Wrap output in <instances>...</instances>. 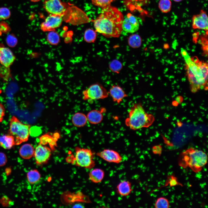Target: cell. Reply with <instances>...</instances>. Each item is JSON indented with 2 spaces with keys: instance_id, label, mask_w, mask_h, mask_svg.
<instances>
[{
  "instance_id": "obj_1",
  "label": "cell",
  "mask_w": 208,
  "mask_h": 208,
  "mask_svg": "<svg viewBox=\"0 0 208 208\" xmlns=\"http://www.w3.org/2000/svg\"><path fill=\"white\" fill-rule=\"evenodd\" d=\"M183 57L187 78L192 92L208 90V66L207 62L200 61L196 56L192 58L183 48L181 50Z\"/></svg>"
},
{
  "instance_id": "obj_2",
  "label": "cell",
  "mask_w": 208,
  "mask_h": 208,
  "mask_svg": "<svg viewBox=\"0 0 208 208\" xmlns=\"http://www.w3.org/2000/svg\"><path fill=\"white\" fill-rule=\"evenodd\" d=\"M124 16L116 8L110 5L102 8L93 21L95 31L107 38H118L122 31Z\"/></svg>"
},
{
  "instance_id": "obj_3",
  "label": "cell",
  "mask_w": 208,
  "mask_h": 208,
  "mask_svg": "<svg viewBox=\"0 0 208 208\" xmlns=\"http://www.w3.org/2000/svg\"><path fill=\"white\" fill-rule=\"evenodd\" d=\"M155 120L154 116L147 113L140 103H135L130 109L125 123L131 130H136L149 127Z\"/></svg>"
},
{
  "instance_id": "obj_4",
  "label": "cell",
  "mask_w": 208,
  "mask_h": 208,
  "mask_svg": "<svg viewBox=\"0 0 208 208\" xmlns=\"http://www.w3.org/2000/svg\"><path fill=\"white\" fill-rule=\"evenodd\" d=\"M207 156L202 150L192 148H189L181 153L178 159V164L181 167L189 168L194 172L200 171L207 163Z\"/></svg>"
},
{
  "instance_id": "obj_5",
  "label": "cell",
  "mask_w": 208,
  "mask_h": 208,
  "mask_svg": "<svg viewBox=\"0 0 208 208\" xmlns=\"http://www.w3.org/2000/svg\"><path fill=\"white\" fill-rule=\"evenodd\" d=\"M9 124V134L14 137L15 145H19L28 140L30 135L29 125L22 123L14 116L10 119Z\"/></svg>"
},
{
  "instance_id": "obj_6",
  "label": "cell",
  "mask_w": 208,
  "mask_h": 208,
  "mask_svg": "<svg viewBox=\"0 0 208 208\" xmlns=\"http://www.w3.org/2000/svg\"><path fill=\"white\" fill-rule=\"evenodd\" d=\"M75 151V161L77 166L88 169L94 166V154L91 149L77 147Z\"/></svg>"
},
{
  "instance_id": "obj_7",
  "label": "cell",
  "mask_w": 208,
  "mask_h": 208,
  "mask_svg": "<svg viewBox=\"0 0 208 208\" xmlns=\"http://www.w3.org/2000/svg\"><path fill=\"white\" fill-rule=\"evenodd\" d=\"M83 99L85 101H92L107 98L109 92L101 85L95 83L90 86L82 92Z\"/></svg>"
},
{
  "instance_id": "obj_8",
  "label": "cell",
  "mask_w": 208,
  "mask_h": 208,
  "mask_svg": "<svg viewBox=\"0 0 208 208\" xmlns=\"http://www.w3.org/2000/svg\"><path fill=\"white\" fill-rule=\"evenodd\" d=\"M63 16V19L69 17L65 21L73 25H78L90 22V20L86 14L82 10L76 7L69 6Z\"/></svg>"
},
{
  "instance_id": "obj_9",
  "label": "cell",
  "mask_w": 208,
  "mask_h": 208,
  "mask_svg": "<svg viewBox=\"0 0 208 208\" xmlns=\"http://www.w3.org/2000/svg\"><path fill=\"white\" fill-rule=\"evenodd\" d=\"M44 2V8L49 13L62 17L69 6L61 0H46Z\"/></svg>"
},
{
  "instance_id": "obj_10",
  "label": "cell",
  "mask_w": 208,
  "mask_h": 208,
  "mask_svg": "<svg viewBox=\"0 0 208 208\" xmlns=\"http://www.w3.org/2000/svg\"><path fill=\"white\" fill-rule=\"evenodd\" d=\"M51 148L40 144L36 146L34 155L36 164L41 165L47 163L51 155Z\"/></svg>"
},
{
  "instance_id": "obj_11",
  "label": "cell",
  "mask_w": 208,
  "mask_h": 208,
  "mask_svg": "<svg viewBox=\"0 0 208 208\" xmlns=\"http://www.w3.org/2000/svg\"><path fill=\"white\" fill-rule=\"evenodd\" d=\"M62 21V16L50 14L41 24V29L43 31H55V29L61 25Z\"/></svg>"
},
{
  "instance_id": "obj_12",
  "label": "cell",
  "mask_w": 208,
  "mask_h": 208,
  "mask_svg": "<svg viewBox=\"0 0 208 208\" xmlns=\"http://www.w3.org/2000/svg\"><path fill=\"white\" fill-rule=\"evenodd\" d=\"M140 24L137 18L130 13H127L124 17L122 29L127 33H132L139 29Z\"/></svg>"
},
{
  "instance_id": "obj_13",
  "label": "cell",
  "mask_w": 208,
  "mask_h": 208,
  "mask_svg": "<svg viewBox=\"0 0 208 208\" xmlns=\"http://www.w3.org/2000/svg\"><path fill=\"white\" fill-rule=\"evenodd\" d=\"M15 57L12 51L3 44H0V64L8 68L13 63Z\"/></svg>"
},
{
  "instance_id": "obj_14",
  "label": "cell",
  "mask_w": 208,
  "mask_h": 208,
  "mask_svg": "<svg viewBox=\"0 0 208 208\" xmlns=\"http://www.w3.org/2000/svg\"><path fill=\"white\" fill-rule=\"evenodd\" d=\"M96 155L105 161L109 163L119 164L122 161V157L117 151L110 149H104Z\"/></svg>"
},
{
  "instance_id": "obj_15",
  "label": "cell",
  "mask_w": 208,
  "mask_h": 208,
  "mask_svg": "<svg viewBox=\"0 0 208 208\" xmlns=\"http://www.w3.org/2000/svg\"><path fill=\"white\" fill-rule=\"evenodd\" d=\"M192 27L194 29L207 31L208 18L206 13L201 10L199 14L194 15L192 18Z\"/></svg>"
},
{
  "instance_id": "obj_16",
  "label": "cell",
  "mask_w": 208,
  "mask_h": 208,
  "mask_svg": "<svg viewBox=\"0 0 208 208\" xmlns=\"http://www.w3.org/2000/svg\"><path fill=\"white\" fill-rule=\"evenodd\" d=\"M108 92L113 101L117 104H119L124 98L127 96L122 88L118 85L112 86Z\"/></svg>"
},
{
  "instance_id": "obj_17",
  "label": "cell",
  "mask_w": 208,
  "mask_h": 208,
  "mask_svg": "<svg viewBox=\"0 0 208 208\" xmlns=\"http://www.w3.org/2000/svg\"><path fill=\"white\" fill-rule=\"evenodd\" d=\"M59 134L57 133H54L53 135L48 133L42 135L39 138V143L45 145L49 144L51 149L53 150L55 147L57 146L56 142L59 137Z\"/></svg>"
},
{
  "instance_id": "obj_18",
  "label": "cell",
  "mask_w": 208,
  "mask_h": 208,
  "mask_svg": "<svg viewBox=\"0 0 208 208\" xmlns=\"http://www.w3.org/2000/svg\"><path fill=\"white\" fill-rule=\"evenodd\" d=\"M105 111V109L103 108H101L99 110H92L87 115V120L92 124H98L102 121L103 118V113Z\"/></svg>"
},
{
  "instance_id": "obj_19",
  "label": "cell",
  "mask_w": 208,
  "mask_h": 208,
  "mask_svg": "<svg viewBox=\"0 0 208 208\" xmlns=\"http://www.w3.org/2000/svg\"><path fill=\"white\" fill-rule=\"evenodd\" d=\"M116 190L117 194L121 196H127L132 190L131 183L128 180H122L117 185Z\"/></svg>"
},
{
  "instance_id": "obj_20",
  "label": "cell",
  "mask_w": 208,
  "mask_h": 208,
  "mask_svg": "<svg viewBox=\"0 0 208 208\" xmlns=\"http://www.w3.org/2000/svg\"><path fill=\"white\" fill-rule=\"evenodd\" d=\"M34 149L33 146L29 144H23L19 149V154L22 158L28 159L34 156Z\"/></svg>"
},
{
  "instance_id": "obj_21",
  "label": "cell",
  "mask_w": 208,
  "mask_h": 208,
  "mask_svg": "<svg viewBox=\"0 0 208 208\" xmlns=\"http://www.w3.org/2000/svg\"><path fill=\"white\" fill-rule=\"evenodd\" d=\"M104 176V171L100 168H95L92 169L89 174L90 180L94 183H99L101 182Z\"/></svg>"
},
{
  "instance_id": "obj_22",
  "label": "cell",
  "mask_w": 208,
  "mask_h": 208,
  "mask_svg": "<svg viewBox=\"0 0 208 208\" xmlns=\"http://www.w3.org/2000/svg\"><path fill=\"white\" fill-rule=\"evenodd\" d=\"M87 116L84 114L77 112L73 116L72 121L74 126L77 127H81L85 126L87 123Z\"/></svg>"
},
{
  "instance_id": "obj_23",
  "label": "cell",
  "mask_w": 208,
  "mask_h": 208,
  "mask_svg": "<svg viewBox=\"0 0 208 208\" xmlns=\"http://www.w3.org/2000/svg\"><path fill=\"white\" fill-rule=\"evenodd\" d=\"M15 145L14 137L10 134L0 136V145L5 149H9Z\"/></svg>"
},
{
  "instance_id": "obj_24",
  "label": "cell",
  "mask_w": 208,
  "mask_h": 208,
  "mask_svg": "<svg viewBox=\"0 0 208 208\" xmlns=\"http://www.w3.org/2000/svg\"><path fill=\"white\" fill-rule=\"evenodd\" d=\"M27 177L28 182L31 184H34L39 181L41 175L37 170L34 169L27 173Z\"/></svg>"
},
{
  "instance_id": "obj_25",
  "label": "cell",
  "mask_w": 208,
  "mask_h": 208,
  "mask_svg": "<svg viewBox=\"0 0 208 208\" xmlns=\"http://www.w3.org/2000/svg\"><path fill=\"white\" fill-rule=\"evenodd\" d=\"M96 32L94 30L89 28L85 31L84 38L85 40L88 43L94 42L97 37Z\"/></svg>"
},
{
  "instance_id": "obj_26",
  "label": "cell",
  "mask_w": 208,
  "mask_h": 208,
  "mask_svg": "<svg viewBox=\"0 0 208 208\" xmlns=\"http://www.w3.org/2000/svg\"><path fill=\"white\" fill-rule=\"evenodd\" d=\"M47 36V40L51 44L56 45L60 42V38L58 33L54 31H49Z\"/></svg>"
},
{
  "instance_id": "obj_27",
  "label": "cell",
  "mask_w": 208,
  "mask_h": 208,
  "mask_svg": "<svg viewBox=\"0 0 208 208\" xmlns=\"http://www.w3.org/2000/svg\"><path fill=\"white\" fill-rule=\"evenodd\" d=\"M128 43L129 45L132 47L138 48L140 46L141 44V39L139 35L133 34L129 37Z\"/></svg>"
},
{
  "instance_id": "obj_28",
  "label": "cell",
  "mask_w": 208,
  "mask_h": 208,
  "mask_svg": "<svg viewBox=\"0 0 208 208\" xmlns=\"http://www.w3.org/2000/svg\"><path fill=\"white\" fill-rule=\"evenodd\" d=\"M158 6L159 9L162 12L166 13L171 10V2L170 0H160Z\"/></svg>"
},
{
  "instance_id": "obj_29",
  "label": "cell",
  "mask_w": 208,
  "mask_h": 208,
  "mask_svg": "<svg viewBox=\"0 0 208 208\" xmlns=\"http://www.w3.org/2000/svg\"><path fill=\"white\" fill-rule=\"evenodd\" d=\"M154 206L156 208H168L169 207L170 204L166 198L161 197L157 199Z\"/></svg>"
},
{
  "instance_id": "obj_30",
  "label": "cell",
  "mask_w": 208,
  "mask_h": 208,
  "mask_svg": "<svg viewBox=\"0 0 208 208\" xmlns=\"http://www.w3.org/2000/svg\"><path fill=\"white\" fill-rule=\"evenodd\" d=\"M116 0H91L92 3L96 6L104 8L111 5V3Z\"/></svg>"
},
{
  "instance_id": "obj_31",
  "label": "cell",
  "mask_w": 208,
  "mask_h": 208,
  "mask_svg": "<svg viewBox=\"0 0 208 208\" xmlns=\"http://www.w3.org/2000/svg\"><path fill=\"white\" fill-rule=\"evenodd\" d=\"M10 10L6 7L0 8V19L5 20L8 19L11 16Z\"/></svg>"
},
{
  "instance_id": "obj_32",
  "label": "cell",
  "mask_w": 208,
  "mask_h": 208,
  "mask_svg": "<svg viewBox=\"0 0 208 208\" xmlns=\"http://www.w3.org/2000/svg\"><path fill=\"white\" fill-rule=\"evenodd\" d=\"M169 185L170 187L177 185L182 186V185L178 182L177 178L173 175L169 176L167 180L166 185Z\"/></svg>"
},
{
  "instance_id": "obj_33",
  "label": "cell",
  "mask_w": 208,
  "mask_h": 208,
  "mask_svg": "<svg viewBox=\"0 0 208 208\" xmlns=\"http://www.w3.org/2000/svg\"><path fill=\"white\" fill-rule=\"evenodd\" d=\"M17 41L16 37L13 35H8L6 38V42L8 44L10 47L15 46L17 44Z\"/></svg>"
},
{
  "instance_id": "obj_34",
  "label": "cell",
  "mask_w": 208,
  "mask_h": 208,
  "mask_svg": "<svg viewBox=\"0 0 208 208\" xmlns=\"http://www.w3.org/2000/svg\"><path fill=\"white\" fill-rule=\"evenodd\" d=\"M110 67L111 69L114 71H118L121 67V64L118 61L114 60L111 63Z\"/></svg>"
},
{
  "instance_id": "obj_35",
  "label": "cell",
  "mask_w": 208,
  "mask_h": 208,
  "mask_svg": "<svg viewBox=\"0 0 208 208\" xmlns=\"http://www.w3.org/2000/svg\"><path fill=\"white\" fill-rule=\"evenodd\" d=\"M7 161V157L5 154L0 152V167L4 166Z\"/></svg>"
},
{
  "instance_id": "obj_36",
  "label": "cell",
  "mask_w": 208,
  "mask_h": 208,
  "mask_svg": "<svg viewBox=\"0 0 208 208\" xmlns=\"http://www.w3.org/2000/svg\"><path fill=\"white\" fill-rule=\"evenodd\" d=\"M153 153L156 155H160L162 151V148L160 145L154 146L152 148Z\"/></svg>"
},
{
  "instance_id": "obj_37",
  "label": "cell",
  "mask_w": 208,
  "mask_h": 208,
  "mask_svg": "<svg viewBox=\"0 0 208 208\" xmlns=\"http://www.w3.org/2000/svg\"><path fill=\"white\" fill-rule=\"evenodd\" d=\"M5 114V108L3 105L0 103V122L3 121Z\"/></svg>"
},
{
  "instance_id": "obj_38",
  "label": "cell",
  "mask_w": 208,
  "mask_h": 208,
  "mask_svg": "<svg viewBox=\"0 0 208 208\" xmlns=\"http://www.w3.org/2000/svg\"><path fill=\"white\" fill-rule=\"evenodd\" d=\"M11 169L10 168H7L5 170V172L7 175L9 174L11 172Z\"/></svg>"
},
{
  "instance_id": "obj_39",
  "label": "cell",
  "mask_w": 208,
  "mask_h": 208,
  "mask_svg": "<svg viewBox=\"0 0 208 208\" xmlns=\"http://www.w3.org/2000/svg\"><path fill=\"white\" fill-rule=\"evenodd\" d=\"M74 206L73 207H76V208H77V207H79H79H80V208H81H81L83 207V205H81V204H76L75 205H74Z\"/></svg>"
},
{
  "instance_id": "obj_40",
  "label": "cell",
  "mask_w": 208,
  "mask_h": 208,
  "mask_svg": "<svg viewBox=\"0 0 208 208\" xmlns=\"http://www.w3.org/2000/svg\"><path fill=\"white\" fill-rule=\"evenodd\" d=\"M3 33V32L1 28V23H0V36H1Z\"/></svg>"
},
{
  "instance_id": "obj_41",
  "label": "cell",
  "mask_w": 208,
  "mask_h": 208,
  "mask_svg": "<svg viewBox=\"0 0 208 208\" xmlns=\"http://www.w3.org/2000/svg\"><path fill=\"white\" fill-rule=\"evenodd\" d=\"M31 1L34 2H37L40 1L41 0H30Z\"/></svg>"
},
{
  "instance_id": "obj_42",
  "label": "cell",
  "mask_w": 208,
  "mask_h": 208,
  "mask_svg": "<svg viewBox=\"0 0 208 208\" xmlns=\"http://www.w3.org/2000/svg\"><path fill=\"white\" fill-rule=\"evenodd\" d=\"M174 1L176 2H179L181 1L182 0H173Z\"/></svg>"
}]
</instances>
